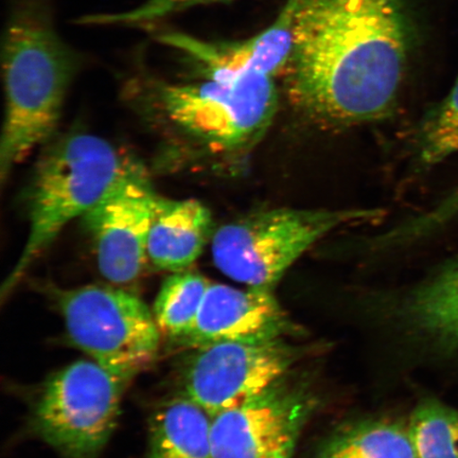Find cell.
Wrapping results in <instances>:
<instances>
[{
    "instance_id": "1",
    "label": "cell",
    "mask_w": 458,
    "mask_h": 458,
    "mask_svg": "<svg viewBox=\"0 0 458 458\" xmlns=\"http://www.w3.org/2000/svg\"><path fill=\"white\" fill-rule=\"evenodd\" d=\"M409 45L404 0H301L289 98L334 127L381 119L397 99Z\"/></svg>"
},
{
    "instance_id": "2",
    "label": "cell",
    "mask_w": 458,
    "mask_h": 458,
    "mask_svg": "<svg viewBox=\"0 0 458 458\" xmlns=\"http://www.w3.org/2000/svg\"><path fill=\"white\" fill-rule=\"evenodd\" d=\"M79 66L78 54L56 32L42 3L28 0L14 10L3 48V184L17 165L55 133Z\"/></svg>"
},
{
    "instance_id": "3",
    "label": "cell",
    "mask_w": 458,
    "mask_h": 458,
    "mask_svg": "<svg viewBox=\"0 0 458 458\" xmlns=\"http://www.w3.org/2000/svg\"><path fill=\"white\" fill-rule=\"evenodd\" d=\"M137 165L93 134L78 131L48 147L29 187L27 242L5 279L2 299L13 293L63 229L98 204Z\"/></svg>"
},
{
    "instance_id": "4",
    "label": "cell",
    "mask_w": 458,
    "mask_h": 458,
    "mask_svg": "<svg viewBox=\"0 0 458 458\" xmlns=\"http://www.w3.org/2000/svg\"><path fill=\"white\" fill-rule=\"evenodd\" d=\"M147 94L154 117L171 133L219 156L253 147L278 106L274 77L251 71L210 73L202 82H152Z\"/></svg>"
},
{
    "instance_id": "5",
    "label": "cell",
    "mask_w": 458,
    "mask_h": 458,
    "mask_svg": "<svg viewBox=\"0 0 458 458\" xmlns=\"http://www.w3.org/2000/svg\"><path fill=\"white\" fill-rule=\"evenodd\" d=\"M375 209L258 211L223 225L213 234L215 265L250 288L273 289L293 263L320 239L352 223L375 220Z\"/></svg>"
},
{
    "instance_id": "6",
    "label": "cell",
    "mask_w": 458,
    "mask_h": 458,
    "mask_svg": "<svg viewBox=\"0 0 458 458\" xmlns=\"http://www.w3.org/2000/svg\"><path fill=\"white\" fill-rule=\"evenodd\" d=\"M71 341L129 385L156 360L162 334L140 297L111 286L56 290Z\"/></svg>"
},
{
    "instance_id": "7",
    "label": "cell",
    "mask_w": 458,
    "mask_h": 458,
    "mask_svg": "<svg viewBox=\"0 0 458 458\" xmlns=\"http://www.w3.org/2000/svg\"><path fill=\"white\" fill-rule=\"evenodd\" d=\"M128 386L95 360H78L46 381L34 404V434L61 458H99Z\"/></svg>"
},
{
    "instance_id": "8",
    "label": "cell",
    "mask_w": 458,
    "mask_h": 458,
    "mask_svg": "<svg viewBox=\"0 0 458 458\" xmlns=\"http://www.w3.org/2000/svg\"><path fill=\"white\" fill-rule=\"evenodd\" d=\"M299 358V349L284 339L192 348L182 370L181 394L214 417L283 379Z\"/></svg>"
},
{
    "instance_id": "9",
    "label": "cell",
    "mask_w": 458,
    "mask_h": 458,
    "mask_svg": "<svg viewBox=\"0 0 458 458\" xmlns=\"http://www.w3.org/2000/svg\"><path fill=\"white\" fill-rule=\"evenodd\" d=\"M314 408L306 388L283 379L211 420L215 458H293Z\"/></svg>"
},
{
    "instance_id": "10",
    "label": "cell",
    "mask_w": 458,
    "mask_h": 458,
    "mask_svg": "<svg viewBox=\"0 0 458 458\" xmlns=\"http://www.w3.org/2000/svg\"><path fill=\"white\" fill-rule=\"evenodd\" d=\"M158 197L137 165L81 217L93 240L97 265L108 282L129 285L141 277Z\"/></svg>"
},
{
    "instance_id": "11",
    "label": "cell",
    "mask_w": 458,
    "mask_h": 458,
    "mask_svg": "<svg viewBox=\"0 0 458 458\" xmlns=\"http://www.w3.org/2000/svg\"><path fill=\"white\" fill-rule=\"evenodd\" d=\"M294 330L272 289L211 284L191 329L177 344L192 349L220 342H267Z\"/></svg>"
},
{
    "instance_id": "12",
    "label": "cell",
    "mask_w": 458,
    "mask_h": 458,
    "mask_svg": "<svg viewBox=\"0 0 458 458\" xmlns=\"http://www.w3.org/2000/svg\"><path fill=\"white\" fill-rule=\"evenodd\" d=\"M301 0H286L282 13L265 31L244 42L211 44L182 33H163L159 41L182 51L206 74L257 72L275 77L285 72L294 46Z\"/></svg>"
},
{
    "instance_id": "13",
    "label": "cell",
    "mask_w": 458,
    "mask_h": 458,
    "mask_svg": "<svg viewBox=\"0 0 458 458\" xmlns=\"http://www.w3.org/2000/svg\"><path fill=\"white\" fill-rule=\"evenodd\" d=\"M213 233V217L197 199L158 197L150 233L148 258L170 272L185 271L199 259Z\"/></svg>"
},
{
    "instance_id": "14",
    "label": "cell",
    "mask_w": 458,
    "mask_h": 458,
    "mask_svg": "<svg viewBox=\"0 0 458 458\" xmlns=\"http://www.w3.org/2000/svg\"><path fill=\"white\" fill-rule=\"evenodd\" d=\"M211 420L182 394L163 403L148 423V458H215Z\"/></svg>"
},
{
    "instance_id": "15",
    "label": "cell",
    "mask_w": 458,
    "mask_h": 458,
    "mask_svg": "<svg viewBox=\"0 0 458 458\" xmlns=\"http://www.w3.org/2000/svg\"><path fill=\"white\" fill-rule=\"evenodd\" d=\"M409 313L423 334L458 351V256L418 286Z\"/></svg>"
},
{
    "instance_id": "16",
    "label": "cell",
    "mask_w": 458,
    "mask_h": 458,
    "mask_svg": "<svg viewBox=\"0 0 458 458\" xmlns=\"http://www.w3.org/2000/svg\"><path fill=\"white\" fill-rule=\"evenodd\" d=\"M317 458H416L408 426L393 420H366L340 429Z\"/></svg>"
},
{
    "instance_id": "17",
    "label": "cell",
    "mask_w": 458,
    "mask_h": 458,
    "mask_svg": "<svg viewBox=\"0 0 458 458\" xmlns=\"http://www.w3.org/2000/svg\"><path fill=\"white\" fill-rule=\"evenodd\" d=\"M210 284L203 275L187 270L165 280L154 305V318L162 335L177 343L188 334Z\"/></svg>"
},
{
    "instance_id": "18",
    "label": "cell",
    "mask_w": 458,
    "mask_h": 458,
    "mask_svg": "<svg viewBox=\"0 0 458 458\" xmlns=\"http://www.w3.org/2000/svg\"><path fill=\"white\" fill-rule=\"evenodd\" d=\"M408 431L416 458H458V411L426 399L411 413Z\"/></svg>"
},
{
    "instance_id": "19",
    "label": "cell",
    "mask_w": 458,
    "mask_h": 458,
    "mask_svg": "<svg viewBox=\"0 0 458 458\" xmlns=\"http://www.w3.org/2000/svg\"><path fill=\"white\" fill-rule=\"evenodd\" d=\"M418 162L427 167L458 154V78L448 96L423 118L416 136Z\"/></svg>"
},
{
    "instance_id": "20",
    "label": "cell",
    "mask_w": 458,
    "mask_h": 458,
    "mask_svg": "<svg viewBox=\"0 0 458 458\" xmlns=\"http://www.w3.org/2000/svg\"><path fill=\"white\" fill-rule=\"evenodd\" d=\"M231 2V0H146L134 9L118 13L86 15L78 21L80 25L139 27L153 22L200 4Z\"/></svg>"
},
{
    "instance_id": "21",
    "label": "cell",
    "mask_w": 458,
    "mask_h": 458,
    "mask_svg": "<svg viewBox=\"0 0 458 458\" xmlns=\"http://www.w3.org/2000/svg\"><path fill=\"white\" fill-rule=\"evenodd\" d=\"M458 216V187L446 197L432 213H429L425 219L420 221V229H433L443 223L448 222Z\"/></svg>"
}]
</instances>
